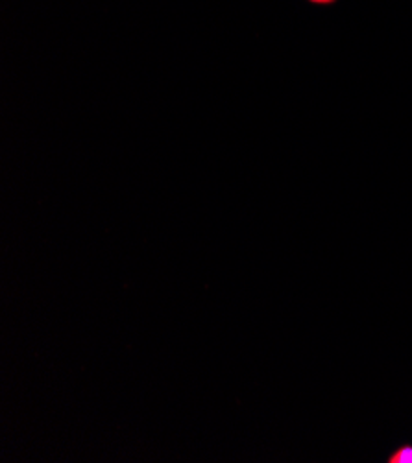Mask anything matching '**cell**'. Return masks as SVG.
<instances>
[{
  "mask_svg": "<svg viewBox=\"0 0 412 463\" xmlns=\"http://www.w3.org/2000/svg\"><path fill=\"white\" fill-rule=\"evenodd\" d=\"M388 463H412V445H403L392 452L387 459Z\"/></svg>",
  "mask_w": 412,
  "mask_h": 463,
  "instance_id": "cell-1",
  "label": "cell"
},
{
  "mask_svg": "<svg viewBox=\"0 0 412 463\" xmlns=\"http://www.w3.org/2000/svg\"><path fill=\"white\" fill-rule=\"evenodd\" d=\"M303 3H307L309 6H314V8H333L340 3V0H303Z\"/></svg>",
  "mask_w": 412,
  "mask_h": 463,
  "instance_id": "cell-2",
  "label": "cell"
}]
</instances>
